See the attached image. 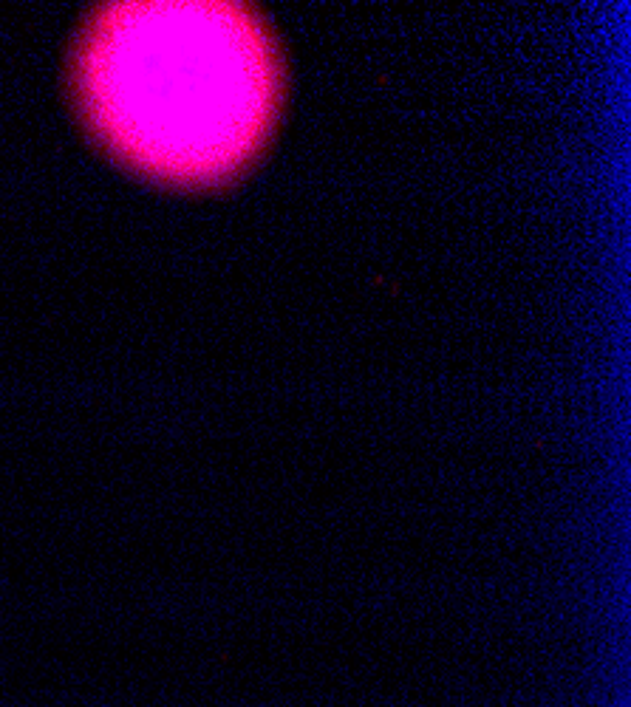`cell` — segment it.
<instances>
[{
    "instance_id": "1",
    "label": "cell",
    "mask_w": 631,
    "mask_h": 707,
    "mask_svg": "<svg viewBox=\"0 0 631 707\" xmlns=\"http://www.w3.org/2000/svg\"><path fill=\"white\" fill-rule=\"evenodd\" d=\"M77 91L122 162L176 184L227 179L275 119L278 66L258 17L235 3H117L91 20Z\"/></svg>"
}]
</instances>
